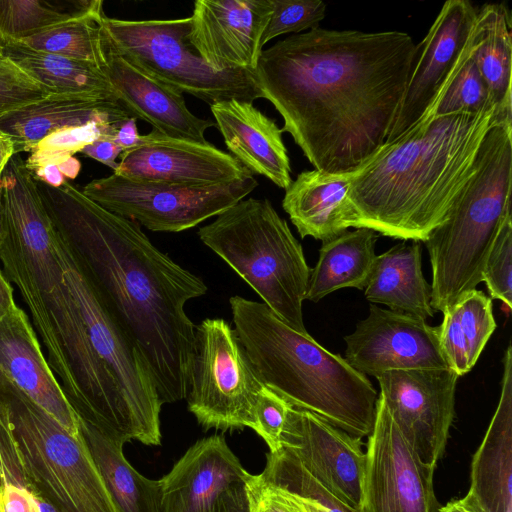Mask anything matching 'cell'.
Here are the masks:
<instances>
[{
    "mask_svg": "<svg viewBox=\"0 0 512 512\" xmlns=\"http://www.w3.org/2000/svg\"><path fill=\"white\" fill-rule=\"evenodd\" d=\"M263 386L228 322L207 318L196 325L186 399L189 412L203 429H252Z\"/></svg>",
    "mask_w": 512,
    "mask_h": 512,
    "instance_id": "30bf717a",
    "label": "cell"
},
{
    "mask_svg": "<svg viewBox=\"0 0 512 512\" xmlns=\"http://www.w3.org/2000/svg\"><path fill=\"white\" fill-rule=\"evenodd\" d=\"M0 261L19 290L47 362L81 421L112 438L123 429L64 276L60 236L21 157L0 175Z\"/></svg>",
    "mask_w": 512,
    "mask_h": 512,
    "instance_id": "3957f363",
    "label": "cell"
},
{
    "mask_svg": "<svg viewBox=\"0 0 512 512\" xmlns=\"http://www.w3.org/2000/svg\"><path fill=\"white\" fill-rule=\"evenodd\" d=\"M258 186L254 175L230 183L184 187L135 181L113 173L82 192L106 210L154 232H181L217 216Z\"/></svg>",
    "mask_w": 512,
    "mask_h": 512,
    "instance_id": "8fae6325",
    "label": "cell"
},
{
    "mask_svg": "<svg viewBox=\"0 0 512 512\" xmlns=\"http://www.w3.org/2000/svg\"><path fill=\"white\" fill-rule=\"evenodd\" d=\"M6 75H27L3 54L0 47V77Z\"/></svg>",
    "mask_w": 512,
    "mask_h": 512,
    "instance_id": "681fc988",
    "label": "cell"
},
{
    "mask_svg": "<svg viewBox=\"0 0 512 512\" xmlns=\"http://www.w3.org/2000/svg\"><path fill=\"white\" fill-rule=\"evenodd\" d=\"M365 455L360 512H441L435 467L416 454L380 396Z\"/></svg>",
    "mask_w": 512,
    "mask_h": 512,
    "instance_id": "7c38bea8",
    "label": "cell"
},
{
    "mask_svg": "<svg viewBox=\"0 0 512 512\" xmlns=\"http://www.w3.org/2000/svg\"><path fill=\"white\" fill-rule=\"evenodd\" d=\"M353 175L313 169L292 180L285 189L282 207L302 238L311 236L324 242L347 231Z\"/></svg>",
    "mask_w": 512,
    "mask_h": 512,
    "instance_id": "d4e9b609",
    "label": "cell"
},
{
    "mask_svg": "<svg viewBox=\"0 0 512 512\" xmlns=\"http://www.w3.org/2000/svg\"><path fill=\"white\" fill-rule=\"evenodd\" d=\"M226 147L253 175L287 189L292 182L282 129L252 102L229 99L210 106Z\"/></svg>",
    "mask_w": 512,
    "mask_h": 512,
    "instance_id": "cb8c5ba5",
    "label": "cell"
},
{
    "mask_svg": "<svg viewBox=\"0 0 512 512\" xmlns=\"http://www.w3.org/2000/svg\"><path fill=\"white\" fill-rule=\"evenodd\" d=\"M0 47L6 58L50 94L93 93L117 99L104 71L93 64L17 42H0Z\"/></svg>",
    "mask_w": 512,
    "mask_h": 512,
    "instance_id": "f546056e",
    "label": "cell"
},
{
    "mask_svg": "<svg viewBox=\"0 0 512 512\" xmlns=\"http://www.w3.org/2000/svg\"><path fill=\"white\" fill-rule=\"evenodd\" d=\"M57 167L66 179H75L81 170V163L73 156L58 164Z\"/></svg>",
    "mask_w": 512,
    "mask_h": 512,
    "instance_id": "c3c4849f",
    "label": "cell"
},
{
    "mask_svg": "<svg viewBox=\"0 0 512 512\" xmlns=\"http://www.w3.org/2000/svg\"><path fill=\"white\" fill-rule=\"evenodd\" d=\"M103 2L87 13L44 29L17 42L31 49L58 54L104 68L108 40L103 28Z\"/></svg>",
    "mask_w": 512,
    "mask_h": 512,
    "instance_id": "4dcf8cb0",
    "label": "cell"
},
{
    "mask_svg": "<svg viewBox=\"0 0 512 512\" xmlns=\"http://www.w3.org/2000/svg\"><path fill=\"white\" fill-rule=\"evenodd\" d=\"M279 449L331 494L360 511L366 465L361 438L290 406Z\"/></svg>",
    "mask_w": 512,
    "mask_h": 512,
    "instance_id": "2e32d148",
    "label": "cell"
},
{
    "mask_svg": "<svg viewBox=\"0 0 512 512\" xmlns=\"http://www.w3.org/2000/svg\"><path fill=\"white\" fill-rule=\"evenodd\" d=\"M229 304L234 331L264 386L352 436L370 435L378 395L367 376L263 302L235 295Z\"/></svg>",
    "mask_w": 512,
    "mask_h": 512,
    "instance_id": "5b68a950",
    "label": "cell"
},
{
    "mask_svg": "<svg viewBox=\"0 0 512 512\" xmlns=\"http://www.w3.org/2000/svg\"><path fill=\"white\" fill-rule=\"evenodd\" d=\"M512 122L485 135L477 168L426 244L431 306L443 312L482 282V271L505 217L511 213Z\"/></svg>",
    "mask_w": 512,
    "mask_h": 512,
    "instance_id": "8992f818",
    "label": "cell"
},
{
    "mask_svg": "<svg viewBox=\"0 0 512 512\" xmlns=\"http://www.w3.org/2000/svg\"><path fill=\"white\" fill-rule=\"evenodd\" d=\"M344 340L345 360L365 376L378 377L397 370L449 368L440 345L439 326L373 304L368 316Z\"/></svg>",
    "mask_w": 512,
    "mask_h": 512,
    "instance_id": "9a60e30c",
    "label": "cell"
},
{
    "mask_svg": "<svg viewBox=\"0 0 512 512\" xmlns=\"http://www.w3.org/2000/svg\"><path fill=\"white\" fill-rule=\"evenodd\" d=\"M0 415L35 492L54 512H119L82 432L69 433L1 371Z\"/></svg>",
    "mask_w": 512,
    "mask_h": 512,
    "instance_id": "ba28073f",
    "label": "cell"
},
{
    "mask_svg": "<svg viewBox=\"0 0 512 512\" xmlns=\"http://www.w3.org/2000/svg\"><path fill=\"white\" fill-rule=\"evenodd\" d=\"M458 375L451 369L390 371L379 375V396L397 427L433 467L443 457L455 416Z\"/></svg>",
    "mask_w": 512,
    "mask_h": 512,
    "instance_id": "4fadbf2b",
    "label": "cell"
},
{
    "mask_svg": "<svg viewBox=\"0 0 512 512\" xmlns=\"http://www.w3.org/2000/svg\"><path fill=\"white\" fill-rule=\"evenodd\" d=\"M110 46L148 75L205 103L262 98L252 71H215L191 45L190 17L169 20L103 19Z\"/></svg>",
    "mask_w": 512,
    "mask_h": 512,
    "instance_id": "9c48e42d",
    "label": "cell"
},
{
    "mask_svg": "<svg viewBox=\"0 0 512 512\" xmlns=\"http://www.w3.org/2000/svg\"><path fill=\"white\" fill-rule=\"evenodd\" d=\"M15 306L13 287L0 269V321L3 320Z\"/></svg>",
    "mask_w": 512,
    "mask_h": 512,
    "instance_id": "bcb514c9",
    "label": "cell"
},
{
    "mask_svg": "<svg viewBox=\"0 0 512 512\" xmlns=\"http://www.w3.org/2000/svg\"><path fill=\"white\" fill-rule=\"evenodd\" d=\"M122 152L123 149L111 139L97 140L84 147L81 151L84 155L101 162L113 171L118 168L116 158L121 155Z\"/></svg>",
    "mask_w": 512,
    "mask_h": 512,
    "instance_id": "7bdbcfd3",
    "label": "cell"
},
{
    "mask_svg": "<svg viewBox=\"0 0 512 512\" xmlns=\"http://www.w3.org/2000/svg\"><path fill=\"white\" fill-rule=\"evenodd\" d=\"M0 512H54L42 502L21 464L11 430L0 415Z\"/></svg>",
    "mask_w": 512,
    "mask_h": 512,
    "instance_id": "e575fe53",
    "label": "cell"
},
{
    "mask_svg": "<svg viewBox=\"0 0 512 512\" xmlns=\"http://www.w3.org/2000/svg\"><path fill=\"white\" fill-rule=\"evenodd\" d=\"M198 236L282 321L308 333L302 306L311 269L268 199H242L199 228Z\"/></svg>",
    "mask_w": 512,
    "mask_h": 512,
    "instance_id": "52a82bcc",
    "label": "cell"
},
{
    "mask_svg": "<svg viewBox=\"0 0 512 512\" xmlns=\"http://www.w3.org/2000/svg\"><path fill=\"white\" fill-rule=\"evenodd\" d=\"M415 51L406 32L317 27L263 49L253 75L313 167L351 173L389 137Z\"/></svg>",
    "mask_w": 512,
    "mask_h": 512,
    "instance_id": "6da1fadb",
    "label": "cell"
},
{
    "mask_svg": "<svg viewBox=\"0 0 512 512\" xmlns=\"http://www.w3.org/2000/svg\"><path fill=\"white\" fill-rule=\"evenodd\" d=\"M37 182L44 183L50 187H61L67 179L62 175L55 164H47L30 171Z\"/></svg>",
    "mask_w": 512,
    "mask_h": 512,
    "instance_id": "f6af8a7d",
    "label": "cell"
},
{
    "mask_svg": "<svg viewBox=\"0 0 512 512\" xmlns=\"http://www.w3.org/2000/svg\"><path fill=\"white\" fill-rule=\"evenodd\" d=\"M48 93L28 75L0 77V114L38 100Z\"/></svg>",
    "mask_w": 512,
    "mask_h": 512,
    "instance_id": "b9f144b4",
    "label": "cell"
},
{
    "mask_svg": "<svg viewBox=\"0 0 512 512\" xmlns=\"http://www.w3.org/2000/svg\"><path fill=\"white\" fill-rule=\"evenodd\" d=\"M248 512H308L301 497L267 481L261 473L245 482Z\"/></svg>",
    "mask_w": 512,
    "mask_h": 512,
    "instance_id": "ab89813d",
    "label": "cell"
},
{
    "mask_svg": "<svg viewBox=\"0 0 512 512\" xmlns=\"http://www.w3.org/2000/svg\"><path fill=\"white\" fill-rule=\"evenodd\" d=\"M0 371L74 436L81 419L50 368L27 314L17 305L0 321Z\"/></svg>",
    "mask_w": 512,
    "mask_h": 512,
    "instance_id": "ffe728a7",
    "label": "cell"
},
{
    "mask_svg": "<svg viewBox=\"0 0 512 512\" xmlns=\"http://www.w3.org/2000/svg\"><path fill=\"white\" fill-rule=\"evenodd\" d=\"M497 408L473 455L470 486L458 503L470 512H512V347L504 353Z\"/></svg>",
    "mask_w": 512,
    "mask_h": 512,
    "instance_id": "7402d4cb",
    "label": "cell"
},
{
    "mask_svg": "<svg viewBox=\"0 0 512 512\" xmlns=\"http://www.w3.org/2000/svg\"><path fill=\"white\" fill-rule=\"evenodd\" d=\"M100 0H0V42L18 41L94 9Z\"/></svg>",
    "mask_w": 512,
    "mask_h": 512,
    "instance_id": "d6a6232c",
    "label": "cell"
},
{
    "mask_svg": "<svg viewBox=\"0 0 512 512\" xmlns=\"http://www.w3.org/2000/svg\"><path fill=\"white\" fill-rule=\"evenodd\" d=\"M377 239L375 231L356 228L322 242L318 261L310 271L305 300L318 302L346 287L365 289L377 256Z\"/></svg>",
    "mask_w": 512,
    "mask_h": 512,
    "instance_id": "4316f807",
    "label": "cell"
},
{
    "mask_svg": "<svg viewBox=\"0 0 512 512\" xmlns=\"http://www.w3.org/2000/svg\"><path fill=\"white\" fill-rule=\"evenodd\" d=\"M103 71L117 100L131 116L148 122L166 136L208 142L205 131L216 123L192 114L181 92L127 61L109 42Z\"/></svg>",
    "mask_w": 512,
    "mask_h": 512,
    "instance_id": "44dd1931",
    "label": "cell"
},
{
    "mask_svg": "<svg viewBox=\"0 0 512 512\" xmlns=\"http://www.w3.org/2000/svg\"><path fill=\"white\" fill-rule=\"evenodd\" d=\"M115 174L131 180L184 187L230 183L253 175L234 156L210 142L166 136L152 129L120 155Z\"/></svg>",
    "mask_w": 512,
    "mask_h": 512,
    "instance_id": "e0dca14e",
    "label": "cell"
},
{
    "mask_svg": "<svg viewBox=\"0 0 512 512\" xmlns=\"http://www.w3.org/2000/svg\"><path fill=\"white\" fill-rule=\"evenodd\" d=\"M15 154L16 148L12 137L0 129V175Z\"/></svg>",
    "mask_w": 512,
    "mask_h": 512,
    "instance_id": "7dc6e473",
    "label": "cell"
},
{
    "mask_svg": "<svg viewBox=\"0 0 512 512\" xmlns=\"http://www.w3.org/2000/svg\"><path fill=\"white\" fill-rule=\"evenodd\" d=\"M455 314L457 327L468 350L472 369L490 336L496 329L492 300L480 290H472L450 306Z\"/></svg>",
    "mask_w": 512,
    "mask_h": 512,
    "instance_id": "8d00e7d4",
    "label": "cell"
},
{
    "mask_svg": "<svg viewBox=\"0 0 512 512\" xmlns=\"http://www.w3.org/2000/svg\"><path fill=\"white\" fill-rule=\"evenodd\" d=\"M136 117H129L121 122L117 128L113 141L120 146L123 151L136 147L140 142L141 135L136 125Z\"/></svg>",
    "mask_w": 512,
    "mask_h": 512,
    "instance_id": "ee69618b",
    "label": "cell"
},
{
    "mask_svg": "<svg viewBox=\"0 0 512 512\" xmlns=\"http://www.w3.org/2000/svg\"><path fill=\"white\" fill-rule=\"evenodd\" d=\"M270 3L272 15L262 37L263 46L280 35L319 27L326 14V4L321 0H270Z\"/></svg>",
    "mask_w": 512,
    "mask_h": 512,
    "instance_id": "f35d334b",
    "label": "cell"
},
{
    "mask_svg": "<svg viewBox=\"0 0 512 512\" xmlns=\"http://www.w3.org/2000/svg\"><path fill=\"white\" fill-rule=\"evenodd\" d=\"M482 282L492 298L512 309V215L503 220L482 271Z\"/></svg>",
    "mask_w": 512,
    "mask_h": 512,
    "instance_id": "74e56055",
    "label": "cell"
},
{
    "mask_svg": "<svg viewBox=\"0 0 512 512\" xmlns=\"http://www.w3.org/2000/svg\"><path fill=\"white\" fill-rule=\"evenodd\" d=\"M290 404L272 389L263 386L254 412L253 430L265 441L270 452L281 446V435Z\"/></svg>",
    "mask_w": 512,
    "mask_h": 512,
    "instance_id": "60d3db41",
    "label": "cell"
},
{
    "mask_svg": "<svg viewBox=\"0 0 512 512\" xmlns=\"http://www.w3.org/2000/svg\"><path fill=\"white\" fill-rule=\"evenodd\" d=\"M37 185L58 234L147 361L162 403L186 399L196 325L185 305L206 294L204 281L159 250L138 223L106 210L68 180L58 188Z\"/></svg>",
    "mask_w": 512,
    "mask_h": 512,
    "instance_id": "7a4b0ae2",
    "label": "cell"
},
{
    "mask_svg": "<svg viewBox=\"0 0 512 512\" xmlns=\"http://www.w3.org/2000/svg\"><path fill=\"white\" fill-rule=\"evenodd\" d=\"M118 126L119 124L92 121L84 125L55 131L42 139L31 150L25 160V166L32 171L47 164L58 165L97 140H113Z\"/></svg>",
    "mask_w": 512,
    "mask_h": 512,
    "instance_id": "d590c367",
    "label": "cell"
},
{
    "mask_svg": "<svg viewBox=\"0 0 512 512\" xmlns=\"http://www.w3.org/2000/svg\"><path fill=\"white\" fill-rule=\"evenodd\" d=\"M81 432L119 512H164L160 480L146 478L127 461L124 443L82 421Z\"/></svg>",
    "mask_w": 512,
    "mask_h": 512,
    "instance_id": "83f0119b",
    "label": "cell"
},
{
    "mask_svg": "<svg viewBox=\"0 0 512 512\" xmlns=\"http://www.w3.org/2000/svg\"><path fill=\"white\" fill-rule=\"evenodd\" d=\"M476 12L468 0L444 3L428 33L416 45L405 94L385 143L413 127L434 101L471 35Z\"/></svg>",
    "mask_w": 512,
    "mask_h": 512,
    "instance_id": "d6986e66",
    "label": "cell"
},
{
    "mask_svg": "<svg viewBox=\"0 0 512 512\" xmlns=\"http://www.w3.org/2000/svg\"><path fill=\"white\" fill-rule=\"evenodd\" d=\"M512 115L492 106L419 121L354 172L349 227L425 242L477 168L487 132Z\"/></svg>",
    "mask_w": 512,
    "mask_h": 512,
    "instance_id": "277c9868",
    "label": "cell"
},
{
    "mask_svg": "<svg viewBox=\"0 0 512 512\" xmlns=\"http://www.w3.org/2000/svg\"><path fill=\"white\" fill-rule=\"evenodd\" d=\"M474 61L499 110L512 115V32L506 3L484 4L476 12Z\"/></svg>",
    "mask_w": 512,
    "mask_h": 512,
    "instance_id": "f1b7e54d",
    "label": "cell"
},
{
    "mask_svg": "<svg viewBox=\"0 0 512 512\" xmlns=\"http://www.w3.org/2000/svg\"><path fill=\"white\" fill-rule=\"evenodd\" d=\"M441 512H470L464 509L457 500L448 502L445 506H442Z\"/></svg>",
    "mask_w": 512,
    "mask_h": 512,
    "instance_id": "f907efd6",
    "label": "cell"
},
{
    "mask_svg": "<svg viewBox=\"0 0 512 512\" xmlns=\"http://www.w3.org/2000/svg\"><path fill=\"white\" fill-rule=\"evenodd\" d=\"M365 297L423 320L434 317L431 286L422 272L419 242H403L376 256Z\"/></svg>",
    "mask_w": 512,
    "mask_h": 512,
    "instance_id": "484cf974",
    "label": "cell"
},
{
    "mask_svg": "<svg viewBox=\"0 0 512 512\" xmlns=\"http://www.w3.org/2000/svg\"><path fill=\"white\" fill-rule=\"evenodd\" d=\"M476 41L474 24L453 70L419 121H429L437 116L453 113L475 114L496 106L474 61Z\"/></svg>",
    "mask_w": 512,
    "mask_h": 512,
    "instance_id": "1f68e13d",
    "label": "cell"
},
{
    "mask_svg": "<svg viewBox=\"0 0 512 512\" xmlns=\"http://www.w3.org/2000/svg\"><path fill=\"white\" fill-rule=\"evenodd\" d=\"M272 15L270 0H197L188 39L215 71H254Z\"/></svg>",
    "mask_w": 512,
    "mask_h": 512,
    "instance_id": "ac0fdd59",
    "label": "cell"
},
{
    "mask_svg": "<svg viewBox=\"0 0 512 512\" xmlns=\"http://www.w3.org/2000/svg\"><path fill=\"white\" fill-rule=\"evenodd\" d=\"M129 117L115 98L93 93H51L1 113L0 129L12 137L19 154L31 152L55 131L92 121L120 124Z\"/></svg>",
    "mask_w": 512,
    "mask_h": 512,
    "instance_id": "603a6c76",
    "label": "cell"
},
{
    "mask_svg": "<svg viewBox=\"0 0 512 512\" xmlns=\"http://www.w3.org/2000/svg\"><path fill=\"white\" fill-rule=\"evenodd\" d=\"M242 466L222 435L190 446L160 480L164 512H248Z\"/></svg>",
    "mask_w": 512,
    "mask_h": 512,
    "instance_id": "5bb4252c",
    "label": "cell"
},
{
    "mask_svg": "<svg viewBox=\"0 0 512 512\" xmlns=\"http://www.w3.org/2000/svg\"><path fill=\"white\" fill-rule=\"evenodd\" d=\"M261 475L267 481L299 495L308 512H360L326 490L282 449L267 454Z\"/></svg>",
    "mask_w": 512,
    "mask_h": 512,
    "instance_id": "836d02e7",
    "label": "cell"
}]
</instances>
